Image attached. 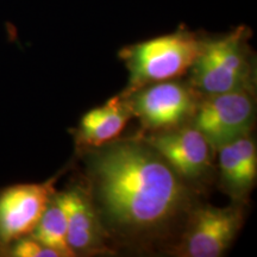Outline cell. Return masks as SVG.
Here are the masks:
<instances>
[{
  "mask_svg": "<svg viewBox=\"0 0 257 257\" xmlns=\"http://www.w3.org/2000/svg\"><path fill=\"white\" fill-rule=\"evenodd\" d=\"M67 219V244L74 255H91L108 250L106 233L86 189L73 187L56 192Z\"/></svg>",
  "mask_w": 257,
  "mask_h": 257,
  "instance_id": "9c48e42d",
  "label": "cell"
},
{
  "mask_svg": "<svg viewBox=\"0 0 257 257\" xmlns=\"http://www.w3.org/2000/svg\"><path fill=\"white\" fill-rule=\"evenodd\" d=\"M133 117L124 96H114L100 107L93 108L82 117L78 141L89 148L100 147L119 136L125 124Z\"/></svg>",
  "mask_w": 257,
  "mask_h": 257,
  "instance_id": "8fae6325",
  "label": "cell"
},
{
  "mask_svg": "<svg viewBox=\"0 0 257 257\" xmlns=\"http://www.w3.org/2000/svg\"><path fill=\"white\" fill-rule=\"evenodd\" d=\"M204 37L181 28L172 34L123 48L119 57L130 73L127 94L154 82L167 81L189 70L200 53Z\"/></svg>",
  "mask_w": 257,
  "mask_h": 257,
  "instance_id": "3957f363",
  "label": "cell"
},
{
  "mask_svg": "<svg viewBox=\"0 0 257 257\" xmlns=\"http://www.w3.org/2000/svg\"><path fill=\"white\" fill-rule=\"evenodd\" d=\"M219 153L220 185L234 200L248 197L257 178V149L251 134L227 143Z\"/></svg>",
  "mask_w": 257,
  "mask_h": 257,
  "instance_id": "30bf717a",
  "label": "cell"
},
{
  "mask_svg": "<svg viewBox=\"0 0 257 257\" xmlns=\"http://www.w3.org/2000/svg\"><path fill=\"white\" fill-rule=\"evenodd\" d=\"M146 130H170L182 126L191 120L197 106V92L185 83L175 81L154 82L120 94Z\"/></svg>",
  "mask_w": 257,
  "mask_h": 257,
  "instance_id": "5b68a950",
  "label": "cell"
},
{
  "mask_svg": "<svg viewBox=\"0 0 257 257\" xmlns=\"http://www.w3.org/2000/svg\"><path fill=\"white\" fill-rule=\"evenodd\" d=\"M54 180L44 184H21L0 191V252L22 237L30 236L46 210Z\"/></svg>",
  "mask_w": 257,
  "mask_h": 257,
  "instance_id": "52a82bcc",
  "label": "cell"
},
{
  "mask_svg": "<svg viewBox=\"0 0 257 257\" xmlns=\"http://www.w3.org/2000/svg\"><path fill=\"white\" fill-rule=\"evenodd\" d=\"M256 117L253 91L202 95L189 124L207 140L213 150L251 134Z\"/></svg>",
  "mask_w": 257,
  "mask_h": 257,
  "instance_id": "277c9868",
  "label": "cell"
},
{
  "mask_svg": "<svg viewBox=\"0 0 257 257\" xmlns=\"http://www.w3.org/2000/svg\"><path fill=\"white\" fill-rule=\"evenodd\" d=\"M30 236L44 245L55 249L62 257L75 256L67 244L66 213L56 191L50 197L46 210Z\"/></svg>",
  "mask_w": 257,
  "mask_h": 257,
  "instance_id": "7c38bea8",
  "label": "cell"
},
{
  "mask_svg": "<svg viewBox=\"0 0 257 257\" xmlns=\"http://www.w3.org/2000/svg\"><path fill=\"white\" fill-rule=\"evenodd\" d=\"M250 36V29L240 25L221 36L204 37L200 53L189 68L191 87L197 94L253 91L255 62Z\"/></svg>",
  "mask_w": 257,
  "mask_h": 257,
  "instance_id": "7a4b0ae2",
  "label": "cell"
},
{
  "mask_svg": "<svg viewBox=\"0 0 257 257\" xmlns=\"http://www.w3.org/2000/svg\"><path fill=\"white\" fill-rule=\"evenodd\" d=\"M186 229L174 249L182 257L223 256L243 224L239 206H201L189 211Z\"/></svg>",
  "mask_w": 257,
  "mask_h": 257,
  "instance_id": "8992f818",
  "label": "cell"
},
{
  "mask_svg": "<svg viewBox=\"0 0 257 257\" xmlns=\"http://www.w3.org/2000/svg\"><path fill=\"white\" fill-rule=\"evenodd\" d=\"M4 255L14 257H62L55 249L49 248L31 236L22 237L11 244Z\"/></svg>",
  "mask_w": 257,
  "mask_h": 257,
  "instance_id": "4fadbf2b",
  "label": "cell"
},
{
  "mask_svg": "<svg viewBox=\"0 0 257 257\" xmlns=\"http://www.w3.org/2000/svg\"><path fill=\"white\" fill-rule=\"evenodd\" d=\"M143 140L157 150L187 184L201 179L210 169L212 147L191 124L157 131Z\"/></svg>",
  "mask_w": 257,
  "mask_h": 257,
  "instance_id": "ba28073f",
  "label": "cell"
},
{
  "mask_svg": "<svg viewBox=\"0 0 257 257\" xmlns=\"http://www.w3.org/2000/svg\"><path fill=\"white\" fill-rule=\"evenodd\" d=\"M86 189L107 239L165 237L192 210L187 182L143 138L108 142L86 156Z\"/></svg>",
  "mask_w": 257,
  "mask_h": 257,
  "instance_id": "6da1fadb",
  "label": "cell"
}]
</instances>
